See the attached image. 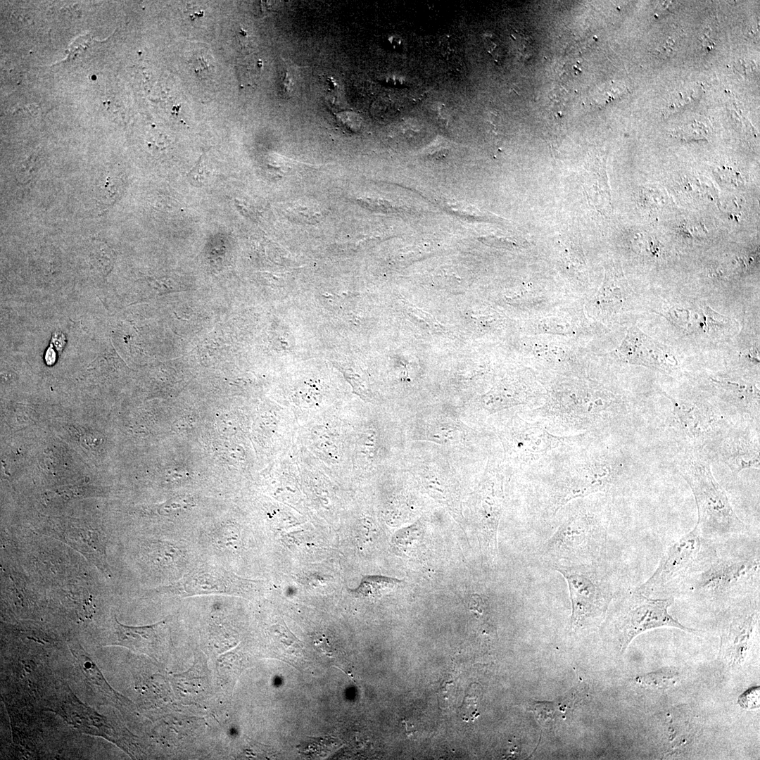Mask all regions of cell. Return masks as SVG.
Masks as SVG:
<instances>
[{
    "label": "cell",
    "instance_id": "cell-1",
    "mask_svg": "<svg viewBox=\"0 0 760 760\" xmlns=\"http://www.w3.org/2000/svg\"><path fill=\"white\" fill-rule=\"evenodd\" d=\"M759 587V537L750 533L721 543H710L678 594L711 599L747 597L758 594Z\"/></svg>",
    "mask_w": 760,
    "mask_h": 760
},
{
    "label": "cell",
    "instance_id": "cell-2",
    "mask_svg": "<svg viewBox=\"0 0 760 760\" xmlns=\"http://www.w3.org/2000/svg\"><path fill=\"white\" fill-rule=\"evenodd\" d=\"M678 470L693 493L698 513L695 526L704 540L717 544L751 533L699 451L688 449L678 462Z\"/></svg>",
    "mask_w": 760,
    "mask_h": 760
},
{
    "label": "cell",
    "instance_id": "cell-3",
    "mask_svg": "<svg viewBox=\"0 0 760 760\" xmlns=\"http://www.w3.org/2000/svg\"><path fill=\"white\" fill-rule=\"evenodd\" d=\"M610 510L605 500L584 504L567 516L544 544L540 556L550 566L598 564L605 550Z\"/></svg>",
    "mask_w": 760,
    "mask_h": 760
},
{
    "label": "cell",
    "instance_id": "cell-4",
    "mask_svg": "<svg viewBox=\"0 0 760 760\" xmlns=\"http://www.w3.org/2000/svg\"><path fill=\"white\" fill-rule=\"evenodd\" d=\"M550 568L566 579L572 605L571 628L574 631L597 624L613 598L612 585L598 564L553 565Z\"/></svg>",
    "mask_w": 760,
    "mask_h": 760
},
{
    "label": "cell",
    "instance_id": "cell-5",
    "mask_svg": "<svg viewBox=\"0 0 760 760\" xmlns=\"http://www.w3.org/2000/svg\"><path fill=\"white\" fill-rule=\"evenodd\" d=\"M709 544L694 526L666 547L654 572L635 589L648 596L672 593L673 597L697 566Z\"/></svg>",
    "mask_w": 760,
    "mask_h": 760
},
{
    "label": "cell",
    "instance_id": "cell-6",
    "mask_svg": "<svg viewBox=\"0 0 760 760\" xmlns=\"http://www.w3.org/2000/svg\"><path fill=\"white\" fill-rule=\"evenodd\" d=\"M673 601V597L652 598L635 588L623 596L614 621V631L621 649L625 650L637 635L657 628L672 627L688 633L696 632L669 613Z\"/></svg>",
    "mask_w": 760,
    "mask_h": 760
},
{
    "label": "cell",
    "instance_id": "cell-7",
    "mask_svg": "<svg viewBox=\"0 0 760 760\" xmlns=\"http://www.w3.org/2000/svg\"><path fill=\"white\" fill-rule=\"evenodd\" d=\"M578 465L580 469H570L552 486L547 505L552 514H555L573 499L598 492H609L619 481V469L607 456L598 461Z\"/></svg>",
    "mask_w": 760,
    "mask_h": 760
},
{
    "label": "cell",
    "instance_id": "cell-8",
    "mask_svg": "<svg viewBox=\"0 0 760 760\" xmlns=\"http://www.w3.org/2000/svg\"><path fill=\"white\" fill-rule=\"evenodd\" d=\"M227 569L209 564L195 568L179 581L160 588L165 593L181 597L208 594H241L245 584Z\"/></svg>",
    "mask_w": 760,
    "mask_h": 760
},
{
    "label": "cell",
    "instance_id": "cell-9",
    "mask_svg": "<svg viewBox=\"0 0 760 760\" xmlns=\"http://www.w3.org/2000/svg\"><path fill=\"white\" fill-rule=\"evenodd\" d=\"M614 353L621 361L666 374L672 373L678 368V362L672 353L635 327L628 330Z\"/></svg>",
    "mask_w": 760,
    "mask_h": 760
},
{
    "label": "cell",
    "instance_id": "cell-10",
    "mask_svg": "<svg viewBox=\"0 0 760 760\" xmlns=\"http://www.w3.org/2000/svg\"><path fill=\"white\" fill-rule=\"evenodd\" d=\"M616 397L611 392L602 388L578 390L572 391V395L566 398L555 396L552 398V405L548 407L547 412L562 419L593 420L601 415L612 405L616 404Z\"/></svg>",
    "mask_w": 760,
    "mask_h": 760
},
{
    "label": "cell",
    "instance_id": "cell-11",
    "mask_svg": "<svg viewBox=\"0 0 760 760\" xmlns=\"http://www.w3.org/2000/svg\"><path fill=\"white\" fill-rule=\"evenodd\" d=\"M510 455L524 462L537 460L557 448L560 439L543 429L515 420L505 437Z\"/></svg>",
    "mask_w": 760,
    "mask_h": 760
},
{
    "label": "cell",
    "instance_id": "cell-12",
    "mask_svg": "<svg viewBox=\"0 0 760 760\" xmlns=\"http://www.w3.org/2000/svg\"><path fill=\"white\" fill-rule=\"evenodd\" d=\"M53 536L82 554L103 573L110 575L106 558L107 538L100 529L65 525L51 529Z\"/></svg>",
    "mask_w": 760,
    "mask_h": 760
},
{
    "label": "cell",
    "instance_id": "cell-13",
    "mask_svg": "<svg viewBox=\"0 0 760 760\" xmlns=\"http://www.w3.org/2000/svg\"><path fill=\"white\" fill-rule=\"evenodd\" d=\"M673 403L675 414L678 420V425L684 436L696 450L712 438L716 429L714 414L704 405L699 406L686 400H676L669 397Z\"/></svg>",
    "mask_w": 760,
    "mask_h": 760
},
{
    "label": "cell",
    "instance_id": "cell-14",
    "mask_svg": "<svg viewBox=\"0 0 760 760\" xmlns=\"http://www.w3.org/2000/svg\"><path fill=\"white\" fill-rule=\"evenodd\" d=\"M720 447L719 457L730 469L738 473L759 464V443L746 436L728 437Z\"/></svg>",
    "mask_w": 760,
    "mask_h": 760
},
{
    "label": "cell",
    "instance_id": "cell-15",
    "mask_svg": "<svg viewBox=\"0 0 760 760\" xmlns=\"http://www.w3.org/2000/svg\"><path fill=\"white\" fill-rule=\"evenodd\" d=\"M163 622L145 626H128L116 621L115 644L125 646L153 657L160 641V630Z\"/></svg>",
    "mask_w": 760,
    "mask_h": 760
},
{
    "label": "cell",
    "instance_id": "cell-16",
    "mask_svg": "<svg viewBox=\"0 0 760 760\" xmlns=\"http://www.w3.org/2000/svg\"><path fill=\"white\" fill-rule=\"evenodd\" d=\"M308 438L311 449L322 460L329 464H336L343 460L344 444L336 429L324 424H317L312 426Z\"/></svg>",
    "mask_w": 760,
    "mask_h": 760
},
{
    "label": "cell",
    "instance_id": "cell-17",
    "mask_svg": "<svg viewBox=\"0 0 760 760\" xmlns=\"http://www.w3.org/2000/svg\"><path fill=\"white\" fill-rule=\"evenodd\" d=\"M598 296V303L603 310L617 312L628 300L631 291L627 283L616 277L609 276Z\"/></svg>",
    "mask_w": 760,
    "mask_h": 760
},
{
    "label": "cell",
    "instance_id": "cell-18",
    "mask_svg": "<svg viewBox=\"0 0 760 760\" xmlns=\"http://www.w3.org/2000/svg\"><path fill=\"white\" fill-rule=\"evenodd\" d=\"M379 433L372 427H364L357 432L354 447V460L357 464L365 468L373 462L379 450Z\"/></svg>",
    "mask_w": 760,
    "mask_h": 760
},
{
    "label": "cell",
    "instance_id": "cell-19",
    "mask_svg": "<svg viewBox=\"0 0 760 760\" xmlns=\"http://www.w3.org/2000/svg\"><path fill=\"white\" fill-rule=\"evenodd\" d=\"M712 381L721 387L723 392L728 394L729 398L733 400L735 404L748 408L754 405L759 409V389L753 385L730 380Z\"/></svg>",
    "mask_w": 760,
    "mask_h": 760
},
{
    "label": "cell",
    "instance_id": "cell-20",
    "mask_svg": "<svg viewBox=\"0 0 760 760\" xmlns=\"http://www.w3.org/2000/svg\"><path fill=\"white\" fill-rule=\"evenodd\" d=\"M402 581L384 576H366L359 586L353 590L356 596L374 597L398 587Z\"/></svg>",
    "mask_w": 760,
    "mask_h": 760
},
{
    "label": "cell",
    "instance_id": "cell-21",
    "mask_svg": "<svg viewBox=\"0 0 760 760\" xmlns=\"http://www.w3.org/2000/svg\"><path fill=\"white\" fill-rule=\"evenodd\" d=\"M72 652L77 658L80 666H82V670L87 678L108 697L112 696L113 697H115V694L116 693L112 690L110 687L106 682L101 672L96 668L95 664L91 662V660L81 652L79 649H75Z\"/></svg>",
    "mask_w": 760,
    "mask_h": 760
},
{
    "label": "cell",
    "instance_id": "cell-22",
    "mask_svg": "<svg viewBox=\"0 0 760 760\" xmlns=\"http://www.w3.org/2000/svg\"><path fill=\"white\" fill-rule=\"evenodd\" d=\"M676 672L669 669H663L647 673L636 678L637 682L646 687L656 689H666L678 681Z\"/></svg>",
    "mask_w": 760,
    "mask_h": 760
},
{
    "label": "cell",
    "instance_id": "cell-23",
    "mask_svg": "<svg viewBox=\"0 0 760 760\" xmlns=\"http://www.w3.org/2000/svg\"><path fill=\"white\" fill-rule=\"evenodd\" d=\"M427 438L438 443L455 441L461 438L462 429L451 422H441L436 425H431L427 430Z\"/></svg>",
    "mask_w": 760,
    "mask_h": 760
},
{
    "label": "cell",
    "instance_id": "cell-24",
    "mask_svg": "<svg viewBox=\"0 0 760 760\" xmlns=\"http://www.w3.org/2000/svg\"><path fill=\"white\" fill-rule=\"evenodd\" d=\"M297 406L303 408H315L320 405L322 400V392L315 385L303 384L295 394Z\"/></svg>",
    "mask_w": 760,
    "mask_h": 760
},
{
    "label": "cell",
    "instance_id": "cell-25",
    "mask_svg": "<svg viewBox=\"0 0 760 760\" xmlns=\"http://www.w3.org/2000/svg\"><path fill=\"white\" fill-rule=\"evenodd\" d=\"M336 367L343 374L345 378L351 384L354 392L361 398H366L368 396V391L365 381L356 372L350 367H345L336 364Z\"/></svg>",
    "mask_w": 760,
    "mask_h": 760
},
{
    "label": "cell",
    "instance_id": "cell-26",
    "mask_svg": "<svg viewBox=\"0 0 760 760\" xmlns=\"http://www.w3.org/2000/svg\"><path fill=\"white\" fill-rule=\"evenodd\" d=\"M192 506L193 505L189 499L177 497L160 505L158 511L160 514L169 516L184 512Z\"/></svg>",
    "mask_w": 760,
    "mask_h": 760
},
{
    "label": "cell",
    "instance_id": "cell-27",
    "mask_svg": "<svg viewBox=\"0 0 760 760\" xmlns=\"http://www.w3.org/2000/svg\"><path fill=\"white\" fill-rule=\"evenodd\" d=\"M336 120L338 126L350 132L356 133L360 131L362 127L360 116L351 111L338 113L336 115Z\"/></svg>",
    "mask_w": 760,
    "mask_h": 760
},
{
    "label": "cell",
    "instance_id": "cell-28",
    "mask_svg": "<svg viewBox=\"0 0 760 760\" xmlns=\"http://www.w3.org/2000/svg\"><path fill=\"white\" fill-rule=\"evenodd\" d=\"M274 632L280 638V642L286 647H294L296 650L300 649V640H298L288 629L281 625H277L274 628Z\"/></svg>",
    "mask_w": 760,
    "mask_h": 760
},
{
    "label": "cell",
    "instance_id": "cell-29",
    "mask_svg": "<svg viewBox=\"0 0 760 760\" xmlns=\"http://www.w3.org/2000/svg\"><path fill=\"white\" fill-rule=\"evenodd\" d=\"M695 94L694 91H692V93L685 92V94L679 93L678 96L672 101V102L666 107V110L671 111V113L678 110L680 108H683L695 99L696 96L694 95Z\"/></svg>",
    "mask_w": 760,
    "mask_h": 760
},
{
    "label": "cell",
    "instance_id": "cell-30",
    "mask_svg": "<svg viewBox=\"0 0 760 760\" xmlns=\"http://www.w3.org/2000/svg\"><path fill=\"white\" fill-rule=\"evenodd\" d=\"M480 239H481L480 241H483V243H485L486 244L491 245V246H501L502 248H509V247H514V246H517V243H516L515 240H514L512 239H509V238L498 237V236H485V237L481 238Z\"/></svg>",
    "mask_w": 760,
    "mask_h": 760
},
{
    "label": "cell",
    "instance_id": "cell-31",
    "mask_svg": "<svg viewBox=\"0 0 760 760\" xmlns=\"http://www.w3.org/2000/svg\"><path fill=\"white\" fill-rule=\"evenodd\" d=\"M51 344L57 350H61L65 344V338L61 332H55L51 338Z\"/></svg>",
    "mask_w": 760,
    "mask_h": 760
},
{
    "label": "cell",
    "instance_id": "cell-32",
    "mask_svg": "<svg viewBox=\"0 0 760 760\" xmlns=\"http://www.w3.org/2000/svg\"><path fill=\"white\" fill-rule=\"evenodd\" d=\"M54 349L55 348L50 343V346L46 350L44 359L49 365H53L56 361V354Z\"/></svg>",
    "mask_w": 760,
    "mask_h": 760
}]
</instances>
